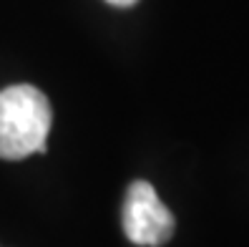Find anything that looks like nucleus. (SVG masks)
<instances>
[{
	"instance_id": "3",
	"label": "nucleus",
	"mask_w": 249,
	"mask_h": 247,
	"mask_svg": "<svg viewBox=\"0 0 249 247\" xmlns=\"http://www.w3.org/2000/svg\"><path fill=\"white\" fill-rule=\"evenodd\" d=\"M106 3H111L116 8H131L134 3H139V0H106Z\"/></svg>"
},
{
	"instance_id": "1",
	"label": "nucleus",
	"mask_w": 249,
	"mask_h": 247,
	"mask_svg": "<svg viewBox=\"0 0 249 247\" xmlns=\"http://www.w3.org/2000/svg\"><path fill=\"white\" fill-rule=\"evenodd\" d=\"M53 124L48 96L36 86L18 83L0 91V159L18 162L46 152Z\"/></svg>"
},
{
	"instance_id": "2",
	"label": "nucleus",
	"mask_w": 249,
	"mask_h": 247,
	"mask_svg": "<svg viewBox=\"0 0 249 247\" xmlns=\"http://www.w3.org/2000/svg\"><path fill=\"white\" fill-rule=\"evenodd\" d=\"M121 225H124V235L141 247L166 245L174 235V227H177L169 207L159 199L154 187L143 179L128 184L124 209H121Z\"/></svg>"
}]
</instances>
